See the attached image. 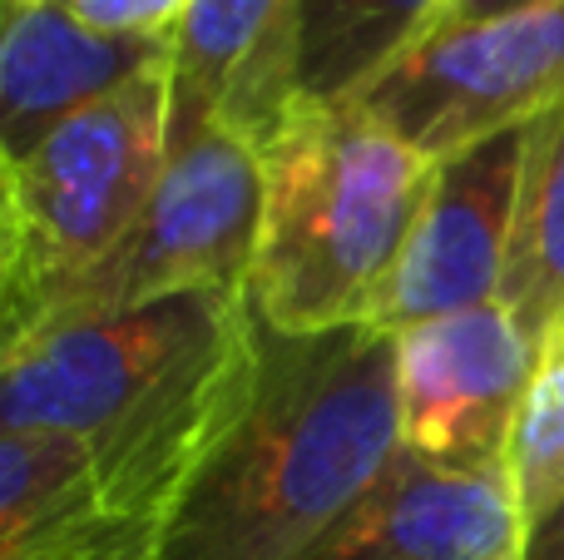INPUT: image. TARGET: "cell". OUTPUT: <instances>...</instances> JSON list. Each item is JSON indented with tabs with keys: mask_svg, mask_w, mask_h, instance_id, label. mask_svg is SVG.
Segmentation results:
<instances>
[{
	"mask_svg": "<svg viewBox=\"0 0 564 560\" xmlns=\"http://www.w3.org/2000/svg\"><path fill=\"white\" fill-rule=\"evenodd\" d=\"M525 536L506 456L431 462L401 446L307 560H525Z\"/></svg>",
	"mask_w": 564,
	"mask_h": 560,
	"instance_id": "cell-9",
	"label": "cell"
},
{
	"mask_svg": "<svg viewBox=\"0 0 564 560\" xmlns=\"http://www.w3.org/2000/svg\"><path fill=\"white\" fill-rule=\"evenodd\" d=\"M149 551H154V526L99 521L95 531H85L79 541H69L65 551L45 560H149Z\"/></svg>",
	"mask_w": 564,
	"mask_h": 560,
	"instance_id": "cell-17",
	"label": "cell"
},
{
	"mask_svg": "<svg viewBox=\"0 0 564 560\" xmlns=\"http://www.w3.org/2000/svg\"><path fill=\"white\" fill-rule=\"evenodd\" d=\"M525 129L530 125L500 129L436 164L431 194L381 288L371 327L401 333L500 298L525 169Z\"/></svg>",
	"mask_w": 564,
	"mask_h": 560,
	"instance_id": "cell-7",
	"label": "cell"
},
{
	"mask_svg": "<svg viewBox=\"0 0 564 560\" xmlns=\"http://www.w3.org/2000/svg\"><path fill=\"white\" fill-rule=\"evenodd\" d=\"M506 476L525 531L564 506V333L540 343L535 373L506 437Z\"/></svg>",
	"mask_w": 564,
	"mask_h": 560,
	"instance_id": "cell-15",
	"label": "cell"
},
{
	"mask_svg": "<svg viewBox=\"0 0 564 560\" xmlns=\"http://www.w3.org/2000/svg\"><path fill=\"white\" fill-rule=\"evenodd\" d=\"M174 35H99L59 0L0 10V159L15 169L59 125L164 65Z\"/></svg>",
	"mask_w": 564,
	"mask_h": 560,
	"instance_id": "cell-11",
	"label": "cell"
},
{
	"mask_svg": "<svg viewBox=\"0 0 564 560\" xmlns=\"http://www.w3.org/2000/svg\"><path fill=\"white\" fill-rule=\"evenodd\" d=\"M169 164V60L79 109L10 169V298L0 357H10L69 283L105 263L134 228Z\"/></svg>",
	"mask_w": 564,
	"mask_h": 560,
	"instance_id": "cell-4",
	"label": "cell"
},
{
	"mask_svg": "<svg viewBox=\"0 0 564 560\" xmlns=\"http://www.w3.org/2000/svg\"><path fill=\"white\" fill-rule=\"evenodd\" d=\"M258 387L248 288H198L59 323L0 357V437L89 452L99 511L164 526Z\"/></svg>",
	"mask_w": 564,
	"mask_h": 560,
	"instance_id": "cell-1",
	"label": "cell"
},
{
	"mask_svg": "<svg viewBox=\"0 0 564 560\" xmlns=\"http://www.w3.org/2000/svg\"><path fill=\"white\" fill-rule=\"evenodd\" d=\"M20 6H40V0H0V10H20Z\"/></svg>",
	"mask_w": 564,
	"mask_h": 560,
	"instance_id": "cell-21",
	"label": "cell"
},
{
	"mask_svg": "<svg viewBox=\"0 0 564 560\" xmlns=\"http://www.w3.org/2000/svg\"><path fill=\"white\" fill-rule=\"evenodd\" d=\"M297 0H194L169 50V154L208 129L258 149L297 105Z\"/></svg>",
	"mask_w": 564,
	"mask_h": 560,
	"instance_id": "cell-10",
	"label": "cell"
},
{
	"mask_svg": "<svg viewBox=\"0 0 564 560\" xmlns=\"http://www.w3.org/2000/svg\"><path fill=\"white\" fill-rule=\"evenodd\" d=\"M109 521L89 452L59 437H0V560H45Z\"/></svg>",
	"mask_w": 564,
	"mask_h": 560,
	"instance_id": "cell-14",
	"label": "cell"
},
{
	"mask_svg": "<svg viewBox=\"0 0 564 560\" xmlns=\"http://www.w3.org/2000/svg\"><path fill=\"white\" fill-rule=\"evenodd\" d=\"M500 303L535 343L564 333V99L530 119Z\"/></svg>",
	"mask_w": 564,
	"mask_h": 560,
	"instance_id": "cell-13",
	"label": "cell"
},
{
	"mask_svg": "<svg viewBox=\"0 0 564 560\" xmlns=\"http://www.w3.org/2000/svg\"><path fill=\"white\" fill-rule=\"evenodd\" d=\"M401 452L397 333L288 337L258 317L248 412L188 482L149 560H307Z\"/></svg>",
	"mask_w": 564,
	"mask_h": 560,
	"instance_id": "cell-2",
	"label": "cell"
},
{
	"mask_svg": "<svg viewBox=\"0 0 564 560\" xmlns=\"http://www.w3.org/2000/svg\"><path fill=\"white\" fill-rule=\"evenodd\" d=\"M436 159L351 105H292L263 144V228L248 273L273 333L371 323Z\"/></svg>",
	"mask_w": 564,
	"mask_h": 560,
	"instance_id": "cell-3",
	"label": "cell"
},
{
	"mask_svg": "<svg viewBox=\"0 0 564 560\" xmlns=\"http://www.w3.org/2000/svg\"><path fill=\"white\" fill-rule=\"evenodd\" d=\"M258 228H263V149L234 129H208L188 149L169 154L134 228L119 238L105 263H95L59 293L35 333L198 288H248Z\"/></svg>",
	"mask_w": 564,
	"mask_h": 560,
	"instance_id": "cell-5",
	"label": "cell"
},
{
	"mask_svg": "<svg viewBox=\"0 0 564 560\" xmlns=\"http://www.w3.org/2000/svg\"><path fill=\"white\" fill-rule=\"evenodd\" d=\"M99 35H174L194 0H59Z\"/></svg>",
	"mask_w": 564,
	"mask_h": 560,
	"instance_id": "cell-16",
	"label": "cell"
},
{
	"mask_svg": "<svg viewBox=\"0 0 564 560\" xmlns=\"http://www.w3.org/2000/svg\"><path fill=\"white\" fill-rule=\"evenodd\" d=\"M540 343L506 303L397 333L401 446L431 462H496L535 373Z\"/></svg>",
	"mask_w": 564,
	"mask_h": 560,
	"instance_id": "cell-8",
	"label": "cell"
},
{
	"mask_svg": "<svg viewBox=\"0 0 564 560\" xmlns=\"http://www.w3.org/2000/svg\"><path fill=\"white\" fill-rule=\"evenodd\" d=\"M10 258H15V234H10V169L0 159V323H6V298H10Z\"/></svg>",
	"mask_w": 564,
	"mask_h": 560,
	"instance_id": "cell-18",
	"label": "cell"
},
{
	"mask_svg": "<svg viewBox=\"0 0 564 560\" xmlns=\"http://www.w3.org/2000/svg\"><path fill=\"white\" fill-rule=\"evenodd\" d=\"M525 560H564V506L525 536Z\"/></svg>",
	"mask_w": 564,
	"mask_h": 560,
	"instance_id": "cell-20",
	"label": "cell"
},
{
	"mask_svg": "<svg viewBox=\"0 0 564 560\" xmlns=\"http://www.w3.org/2000/svg\"><path fill=\"white\" fill-rule=\"evenodd\" d=\"M451 0H297V105H351L411 45L436 30Z\"/></svg>",
	"mask_w": 564,
	"mask_h": 560,
	"instance_id": "cell-12",
	"label": "cell"
},
{
	"mask_svg": "<svg viewBox=\"0 0 564 560\" xmlns=\"http://www.w3.org/2000/svg\"><path fill=\"white\" fill-rule=\"evenodd\" d=\"M560 99L564 0H530L506 15L426 35L357 105L441 164L500 129L530 125Z\"/></svg>",
	"mask_w": 564,
	"mask_h": 560,
	"instance_id": "cell-6",
	"label": "cell"
},
{
	"mask_svg": "<svg viewBox=\"0 0 564 560\" xmlns=\"http://www.w3.org/2000/svg\"><path fill=\"white\" fill-rule=\"evenodd\" d=\"M530 0H451L446 15L436 20V30H451V25H470V20H490V15H506V10H520ZM431 30V35H436Z\"/></svg>",
	"mask_w": 564,
	"mask_h": 560,
	"instance_id": "cell-19",
	"label": "cell"
}]
</instances>
